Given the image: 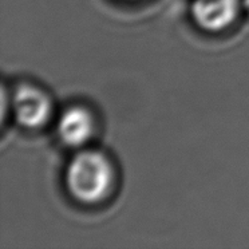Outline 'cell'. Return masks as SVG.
<instances>
[{
	"mask_svg": "<svg viewBox=\"0 0 249 249\" xmlns=\"http://www.w3.org/2000/svg\"><path fill=\"white\" fill-rule=\"evenodd\" d=\"M113 182V166L105 154L83 150L72 158L66 170L67 189L82 202H97L107 195Z\"/></svg>",
	"mask_w": 249,
	"mask_h": 249,
	"instance_id": "1",
	"label": "cell"
},
{
	"mask_svg": "<svg viewBox=\"0 0 249 249\" xmlns=\"http://www.w3.org/2000/svg\"><path fill=\"white\" fill-rule=\"evenodd\" d=\"M11 107L18 124L27 129H36L47 122L51 114V101L43 90L23 85L14 92Z\"/></svg>",
	"mask_w": 249,
	"mask_h": 249,
	"instance_id": "2",
	"label": "cell"
},
{
	"mask_svg": "<svg viewBox=\"0 0 249 249\" xmlns=\"http://www.w3.org/2000/svg\"><path fill=\"white\" fill-rule=\"evenodd\" d=\"M240 0H195L192 12L196 23L208 31H220L236 19Z\"/></svg>",
	"mask_w": 249,
	"mask_h": 249,
	"instance_id": "3",
	"label": "cell"
},
{
	"mask_svg": "<svg viewBox=\"0 0 249 249\" xmlns=\"http://www.w3.org/2000/svg\"><path fill=\"white\" fill-rule=\"evenodd\" d=\"M94 134V119L89 110L74 106L65 110L58 121V136L67 146L78 147Z\"/></svg>",
	"mask_w": 249,
	"mask_h": 249,
	"instance_id": "4",
	"label": "cell"
},
{
	"mask_svg": "<svg viewBox=\"0 0 249 249\" xmlns=\"http://www.w3.org/2000/svg\"><path fill=\"white\" fill-rule=\"evenodd\" d=\"M243 4H244V7H245V8H247V11L249 12V0H244V1H243Z\"/></svg>",
	"mask_w": 249,
	"mask_h": 249,
	"instance_id": "5",
	"label": "cell"
}]
</instances>
